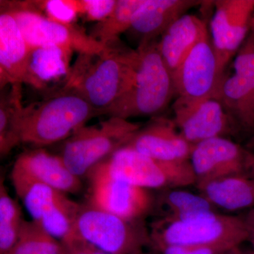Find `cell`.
<instances>
[{"instance_id": "1", "label": "cell", "mask_w": 254, "mask_h": 254, "mask_svg": "<svg viewBox=\"0 0 254 254\" xmlns=\"http://www.w3.org/2000/svg\"><path fill=\"white\" fill-rule=\"evenodd\" d=\"M138 58V50L127 48L120 39L98 54L78 55L64 89L78 92L99 116L103 115L129 88Z\"/></svg>"}, {"instance_id": "2", "label": "cell", "mask_w": 254, "mask_h": 254, "mask_svg": "<svg viewBox=\"0 0 254 254\" xmlns=\"http://www.w3.org/2000/svg\"><path fill=\"white\" fill-rule=\"evenodd\" d=\"M96 116L99 113L83 95L73 89H63L25 107L21 143L43 148L68 139Z\"/></svg>"}, {"instance_id": "3", "label": "cell", "mask_w": 254, "mask_h": 254, "mask_svg": "<svg viewBox=\"0 0 254 254\" xmlns=\"http://www.w3.org/2000/svg\"><path fill=\"white\" fill-rule=\"evenodd\" d=\"M138 63L131 86L103 115L128 120L158 116L175 95L173 74L162 58L157 41L138 45Z\"/></svg>"}, {"instance_id": "4", "label": "cell", "mask_w": 254, "mask_h": 254, "mask_svg": "<svg viewBox=\"0 0 254 254\" xmlns=\"http://www.w3.org/2000/svg\"><path fill=\"white\" fill-rule=\"evenodd\" d=\"M149 230L152 247L155 250L169 245H195L225 252L248 241L242 216L219 213L216 210L175 221L158 219Z\"/></svg>"}, {"instance_id": "5", "label": "cell", "mask_w": 254, "mask_h": 254, "mask_svg": "<svg viewBox=\"0 0 254 254\" xmlns=\"http://www.w3.org/2000/svg\"><path fill=\"white\" fill-rule=\"evenodd\" d=\"M86 177H108L149 190L196 185L190 160L161 161L126 146L95 165Z\"/></svg>"}, {"instance_id": "6", "label": "cell", "mask_w": 254, "mask_h": 254, "mask_svg": "<svg viewBox=\"0 0 254 254\" xmlns=\"http://www.w3.org/2000/svg\"><path fill=\"white\" fill-rule=\"evenodd\" d=\"M141 127L117 117L86 125L66 140L60 156L73 175L86 176L95 165L125 146Z\"/></svg>"}, {"instance_id": "7", "label": "cell", "mask_w": 254, "mask_h": 254, "mask_svg": "<svg viewBox=\"0 0 254 254\" xmlns=\"http://www.w3.org/2000/svg\"><path fill=\"white\" fill-rule=\"evenodd\" d=\"M70 235L110 254H144L143 249L152 247L143 220H125L88 205L82 206Z\"/></svg>"}, {"instance_id": "8", "label": "cell", "mask_w": 254, "mask_h": 254, "mask_svg": "<svg viewBox=\"0 0 254 254\" xmlns=\"http://www.w3.org/2000/svg\"><path fill=\"white\" fill-rule=\"evenodd\" d=\"M1 9L10 11L17 21L30 48L66 47L78 55H96L107 48L76 24L52 21L36 9L31 1H3Z\"/></svg>"}, {"instance_id": "9", "label": "cell", "mask_w": 254, "mask_h": 254, "mask_svg": "<svg viewBox=\"0 0 254 254\" xmlns=\"http://www.w3.org/2000/svg\"><path fill=\"white\" fill-rule=\"evenodd\" d=\"M11 182L32 220L62 241L71 235L81 205L66 193L11 171Z\"/></svg>"}, {"instance_id": "10", "label": "cell", "mask_w": 254, "mask_h": 254, "mask_svg": "<svg viewBox=\"0 0 254 254\" xmlns=\"http://www.w3.org/2000/svg\"><path fill=\"white\" fill-rule=\"evenodd\" d=\"M215 98L244 133H254V36L250 33L233 63V71L224 73Z\"/></svg>"}, {"instance_id": "11", "label": "cell", "mask_w": 254, "mask_h": 254, "mask_svg": "<svg viewBox=\"0 0 254 254\" xmlns=\"http://www.w3.org/2000/svg\"><path fill=\"white\" fill-rule=\"evenodd\" d=\"M223 76L208 30L173 73L177 98L198 100L215 97Z\"/></svg>"}, {"instance_id": "12", "label": "cell", "mask_w": 254, "mask_h": 254, "mask_svg": "<svg viewBox=\"0 0 254 254\" xmlns=\"http://www.w3.org/2000/svg\"><path fill=\"white\" fill-rule=\"evenodd\" d=\"M210 35L220 72L248 38L254 12V0H215Z\"/></svg>"}, {"instance_id": "13", "label": "cell", "mask_w": 254, "mask_h": 254, "mask_svg": "<svg viewBox=\"0 0 254 254\" xmlns=\"http://www.w3.org/2000/svg\"><path fill=\"white\" fill-rule=\"evenodd\" d=\"M173 108L174 123L191 144L240 133L225 107L215 97L198 100L177 98Z\"/></svg>"}, {"instance_id": "14", "label": "cell", "mask_w": 254, "mask_h": 254, "mask_svg": "<svg viewBox=\"0 0 254 254\" xmlns=\"http://www.w3.org/2000/svg\"><path fill=\"white\" fill-rule=\"evenodd\" d=\"M254 153L227 137H215L194 145L190 162L195 187L225 177L246 175Z\"/></svg>"}, {"instance_id": "15", "label": "cell", "mask_w": 254, "mask_h": 254, "mask_svg": "<svg viewBox=\"0 0 254 254\" xmlns=\"http://www.w3.org/2000/svg\"><path fill=\"white\" fill-rule=\"evenodd\" d=\"M87 177L90 206L128 220H143L155 209V196L149 190L108 177Z\"/></svg>"}, {"instance_id": "16", "label": "cell", "mask_w": 254, "mask_h": 254, "mask_svg": "<svg viewBox=\"0 0 254 254\" xmlns=\"http://www.w3.org/2000/svg\"><path fill=\"white\" fill-rule=\"evenodd\" d=\"M125 146L155 160L179 162L190 160L194 145L182 136L173 120L157 116L142 126Z\"/></svg>"}, {"instance_id": "17", "label": "cell", "mask_w": 254, "mask_h": 254, "mask_svg": "<svg viewBox=\"0 0 254 254\" xmlns=\"http://www.w3.org/2000/svg\"><path fill=\"white\" fill-rule=\"evenodd\" d=\"M73 53V50L63 46L31 48L23 84L46 93V98L63 91L71 78Z\"/></svg>"}, {"instance_id": "18", "label": "cell", "mask_w": 254, "mask_h": 254, "mask_svg": "<svg viewBox=\"0 0 254 254\" xmlns=\"http://www.w3.org/2000/svg\"><path fill=\"white\" fill-rule=\"evenodd\" d=\"M12 170L66 194L78 193L82 188L81 178L68 170L62 157L43 148L23 152L15 161Z\"/></svg>"}, {"instance_id": "19", "label": "cell", "mask_w": 254, "mask_h": 254, "mask_svg": "<svg viewBox=\"0 0 254 254\" xmlns=\"http://www.w3.org/2000/svg\"><path fill=\"white\" fill-rule=\"evenodd\" d=\"M31 48L14 16L7 10L0 13V87L23 84Z\"/></svg>"}, {"instance_id": "20", "label": "cell", "mask_w": 254, "mask_h": 254, "mask_svg": "<svg viewBox=\"0 0 254 254\" xmlns=\"http://www.w3.org/2000/svg\"><path fill=\"white\" fill-rule=\"evenodd\" d=\"M203 2L198 0H145L136 11L129 31L140 38L139 44L157 41L177 18Z\"/></svg>"}, {"instance_id": "21", "label": "cell", "mask_w": 254, "mask_h": 254, "mask_svg": "<svg viewBox=\"0 0 254 254\" xmlns=\"http://www.w3.org/2000/svg\"><path fill=\"white\" fill-rule=\"evenodd\" d=\"M208 31L205 21L187 13L164 32L158 41V48L172 74Z\"/></svg>"}, {"instance_id": "22", "label": "cell", "mask_w": 254, "mask_h": 254, "mask_svg": "<svg viewBox=\"0 0 254 254\" xmlns=\"http://www.w3.org/2000/svg\"><path fill=\"white\" fill-rule=\"evenodd\" d=\"M215 208L239 211L254 207V177L237 175L196 187Z\"/></svg>"}, {"instance_id": "23", "label": "cell", "mask_w": 254, "mask_h": 254, "mask_svg": "<svg viewBox=\"0 0 254 254\" xmlns=\"http://www.w3.org/2000/svg\"><path fill=\"white\" fill-rule=\"evenodd\" d=\"M2 90L0 97V155L4 157L21 143L20 131L25 107L22 86H9Z\"/></svg>"}, {"instance_id": "24", "label": "cell", "mask_w": 254, "mask_h": 254, "mask_svg": "<svg viewBox=\"0 0 254 254\" xmlns=\"http://www.w3.org/2000/svg\"><path fill=\"white\" fill-rule=\"evenodd\" d=\"M155 208L160 211L159 219L168 221L185 220L203 212L216 210L203 195L182 189L161 190L155 197Z\"/></svg>"}, {"instance_id": "25", "label": "cell", "mask_w": 254, "mask_h": 254, "mask_svg": "<svg viewBox=\"0 0 254 254\" xmlns=\"http://www.w3.org/2000/svg\"><path fill=\"white\" fill-rule=\"evenodd\" d=\"M145 0H118L112 14L104 21L97 23L90 33L103 44L120 39L124 32L129 31L136 11Z\"/></svg>"}, {"instance_id": "26", "label": "cell", "mask_w": 254, "mask_h": 254, "mask_svg": "<svg viewBox=\"0 0 254 254\" xmlns=\"http://www.w3.org/2000/svg\"><path fill=\"white\" fill-rule=\"evenodd\" d=\"M23 219L21 208L0 182V254H8L17 242Z\"/></svg>"}, {"instance_id": "27", "label": "cell", "mask_w": 254, "mask_h": 254, "mask_svg": "<svg viewBox=\"0 0 254 254\" xmlns=\"http://www.w3.org/2000/svg\"><path fill=\"white\" fill-rule=\"evenodd\" d=\"M8 254H63V247L36 222L24 220L17 242Z\"/></svg>"}, {"instance_id": "28", "label": "cell", "mask_w": 254, "mask_h": 254, "mask_svg": "<svg viewBox=\"0 0 254 254\" xmlns=\"http://www.w3.org/2000/svg\"><path fill=\"white\" fill-rule=\"evenodd\" d=\"M31 1L36 9L47 18L64 24H75L78 15L81 14V0Z\"/></svg>"}, {"instance_id": "29", "label": "cell", "mask_w": 254, "mask_h": 254, "mask_svg": "<svg viewBox=\"0 0 254 254\" xmlns=\"http://www.w3.org/2000/svg\"><path fill=\"white\" fill-rule=\"evenodd\" d=\"M118 0H81V14L87 21L97 23L106 19L113 12Z\"/></svg>"}, {"instance_id": "30", "label": "cell", "mask_w": 254, "mask_h": 254, "mask_svg": "<svg viewBox=\"0 0 254 254\" xmlns=\"http://www.w3.org/2000/svg\"><path fill=\"white\" fill-rule=\"evenodd\" d=\"M61 242L63 254H110L74 235H69Z\"/></svg>"}, {"instance_id": "31", "label": "cell", "mask_w": 254, "mask_h": 254, "mask_svg": "<svg viewBox=\"0 0 254 254\" xmlns=\"http://www.w3.org/2000/svg\"><path fill=\"white\" fill-rule=\"evenodd\" d=\"M160 254H220L223 252L205 246L169 245L155 250Z\"/></svg>"}, {"instance_id": "32", "label": "cell", "mask_w": 254, "mask_h": 254, "mask_svg": "<svg viewBox=\"0 0 254 254\" xmlns=\"http://www.w3.org/2000/svg\"><path fill=\"white\" fill-rule=\"evenodd\" d=\"M242 218L248 232V242H250L254 252V207L250 209Z\"/></svg>"}, {"instance_id": "33", "label": "cell", "mask_w": 254, "mask_h": 254, "mask_svg": "<svg viewBox=\"0 0 254 254\" xmlns=\"http://www.w3.org/2000/svg\"><path fill=\"white\" fill-rule=\"evenodd\" d=\"M220 254H254V251H244L241 249V247L232 249L231 250L227 251Z\"/></svg>"}, {"instance_id": "34", "label": "cell", "mask_w": 254, "mask_h": 254, "mask_svg": "<svg viewBox=\"0 0 254 254\" xmlns=\"http://www.w3.org/2000/svg\"><path fill=\"white\" fill-rule=\"evenodd\" d=\"M246 148L247 150H250V151L254 153V133L252 136H250V138H249L248 141L247 142V144H246Z\"/></svg>"}, {"instance_id": "35", "label": "cell", "mask_w": 254, "mask_h": 254, "mask_svg": "<svg viewBox=\"0 0 254 254\" xmlns=\"http://www.w3.org/2000/svg\"><path fill=\"white\" fill-rule=\"evenodd\" d=\"M249 177H254V154L252 158V163H251L250 172H249Z\"/></svg>"}, {"instance_id": "36", "label": "cell", "mask_w": 254, "mask_h": 254, "mask_svg": "<svg viewBox=\"0 0 254 254\" xmlns=\"http://www.w3.org/2000/svg\"><path fill=\"white\" fill-rule=\"evenodd\" d=\"M250 33L254 36V12L253 16H252V23H251V31Z\"/></svg>"}, {"instance_id": "37", "label": "cell", "mask_w": 254, "mask_h": 254, "mask_svg": "<svg viewBox=\"0 0 254 254\" xmlns=\"http://www.w3.org/2000/svg\"></svg>"}]
</instances>
